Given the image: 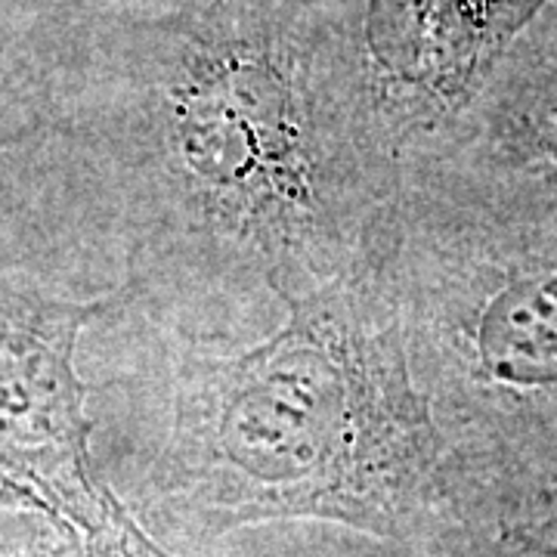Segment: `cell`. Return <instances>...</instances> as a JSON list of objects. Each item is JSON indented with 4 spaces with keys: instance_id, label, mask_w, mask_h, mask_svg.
I'll return each mask as SVG.
<instances>
[{
    "instance_id": "1",
    "label": "cell",
    "mask_w": 557,
    "mask_h": 557,
    "mask_svg": "<svg viewBox=\"0 0 557 557\" xmlns=\"http://www.w3.org/2000/svg\"><path fill=\"white\" fill-rule=\"evenodd\" d=\"M156 47L109 137L139 298H285L387 270L403 168L325 35L226 0Z\"/></svg>"
},
{
    "instance_id": "2",
    "label": "cell",
    "mask_w": 557,
    "mask_h": 557,
    "mask_svg": "<svg viewBox=\"0 0 557 557\" xmlns=\"http://www.w3.org/2000/svg\"><path fill=\"white\" fill-rule=\"evenodd\" d=\"M258 347L161 344L134 375L139 505L171 536L322 520L391 548L498 545L418 391L387 270L278 298Z\"/></svg>"
},
{
    "instance_id": "3",
    "label": "cell",
    "mask_w": 557,
    "mask_h": 557,
    "mask_svg": "<svg viewBox=\"0 0 557 557\" xmlns=\"http://www.w3.org/2000/svg\"><path fill=\"white\" fill-rule=\"evenodd\" d=\"M387 282L412 379L493 530L557 474V218L403 193Z\"/></svg>"
},
{
    "instance_id": "4",
    "label": "cell",
    "mask_w": 557,
    "mask_h": 557,
    "mask_svg": "<svg viewBox=\"0 0 557 557\" xmlns=\"http://www.w3.org/2000/svg\"><path fill=\"white\" fill-rule=\"evenodd\" d=\"M134 300L131 276L87 300L0 278V493L72 530L94 557H174L97 474L75 369L81 332Z\"/></svg>"
},
{
    "instance_id": "5",
    "label": "cell",
    "mask_w": 557,
    "mask_h": 557,
    "mask_svg": "<svg viewBox=\"0 0 557 557\" xmlns=\"http://www.w3.org/2000/svg\"><path fill=\"white\" fill-rule=\"evenodd\" d=\"M555 0H359L341 57L403 183L461 134L518 40Z\"/></svg>"
},
{
    "instance_id": "6",
    "label": "cell",
    "mask_w": 557,
    "mask_h": 557,
    "mask_svg": "<svg viewBox=\"0 0 557 557\" xmlns=\"http://www.w3.org/2000/svg\"><path fill=\"white\" fill-rule=\"evenodd\" d=\"M403 193L557 218V0L502 62L456 143Z\"/></svg>"
},
{
    "instance_id": "7",
    "label": "cell",
    "mask_w": 557,
    "mask_h": 557,
    "mask_svg": "<svg viewBox=\"0 0 557 557\" xmlns=\"http://www.w3.org/2000/svg\"><path fill=\"white\" fill-rule=\"evenodd\" d=\"M493 533L508 557H557V474L508 498Z\"/></svg>"
},
{
    "instance_id": "8",
    "label": "cell",
    "mask_w": 557,
    "mask_h": 557,
    "mask_svg": "<svg viewBox=\"0 0 557 557\" xmlns=\"http://www.w3.org/2000/svg\"><path fill=\"white\" fill-rule=\"evenodd\" d=\"M0 557H94L72 530L32 511L25 523L0 520Z\"/></svg>"
},
{
    "instance_id": "9",
    "label": "cell",
    "mask_w": 557,
    "mask_h": 557,
    "mask_svg": "<svg viewBox=\"0 0 557 557\" xmlns=\"http://www.w3.org/2000/svg\"><path fill=\"white\" fill-rule=\"evenodd\" d=\"M40 121H44L40 115H32V112L16 109V106L0 102V149L10 146V143L32 137L35 131H40Z\"/></svg>"
},
{
    "instance_id": "10",
    "label": "cell",
    "mask_w": 557,
    "mask_h": 557,
    "mask_svg": "<svg viewBox=\"0 0 557 557\" xmlns=\"http://www.w3.org/2000/svg\"><path fill=\"white\" fill-rule=\"evenodd\" d=\"M394 557H508L498 545H458V548H394Z\"/></svg>"
},
{
    "instance_id": "11",
    "label": "cell",
    "mask_w": 557,
    "mask_h": 557,
    "mask_svg": "<svg viewBox=\"0 0 557 557\" xmlns=\"http://www.w3.org/2000/svg\"><path fill=\"white\" fill-rule=\"evenodd\" d=\"M127 3H134V7H146V10H161V13L196 7V0H127Z\"/></svg>"
}]
</instances>
